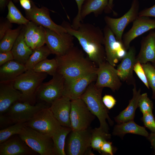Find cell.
<instances>
[{
	"instance_id": "cell-1",
	"label": "cell",
	"mask_w": 155,
	"mask_h": 155,
	"mask_svg": "<svg viewBox=\"0 0 155 155\" xmlns=\"http://www.w3.org/2000/svg\"><path fill=\"white\" fill-rule=\"evenodd\" d=\"M61 25L78 39L88 58L96 65L106 61L104 33L99 27L81 22L79 28L74 29L66 21L63 22Z\"/></svg>"
},
{
	"instance_id": "cell-2",
	"label": "cell",
	"mask_w": 155,
	"mask_h": 155,
	"mask_svg": "<svg viewBox=\"0 0 155 155\" xmlns=\"http://www.w3.org/2000/svg\"><path fill=\"white\" fill-rule=\"evenodd\" d=\"M58 64L57 72L61 75L65 80L77 79L86 74L96 72L98 67L82 51L77 47H73L65 54L56 56Z\"/></svg>"
},
{
	"instance_id": "cell-3",
	"label": "cell",
	"mask_w": 155,
	"mask_h": 155,
	"mask_svg": "<svg viewBox=\"0 0 155 155\" xmlns=\"http://www.w3.org/2000/svg\"><path fill=\"white\" fill-rule=\"evenodd\" d=\"M103 88L96 86L92 82L88 86L80 98L85 103L91 112L99 120V127L103 131L108 133L109 127L106 120L111 125L113 121L110 118L108 110L104 105L102 100V94Z\"/></svg>"
},
{
	"instance_id": "cell-4",
	"label": "cell",
	"mask_w": 155,
	"mask_h": 155,
	"mask_svg": "<svg viewBox=\"0 0 155 155\" xmlns=\"http://www.w3.org/2000/svg\"><path fill=\"white\" fill-rule=\"evenodd\" d=\"M48 74L38 73L32 69L28 70L19 75L12 82L14 87L22 95L21 102L32 104L36 100L37 90Z\"/></svg>"
},
{
	"instance_id": "cell-5",
	"label": "cell",
	"mask_w": 155,
	"mask_h": 155,
	"mask_svg": "<svg viewBox=\"0 0 155 155\" xmlns=\"http://www.w3.org/2000/svg\"><path fill=\"white\" fill-rule=\"evenodd\" d=\"M25 124L26 126L51 138L59 130L62 126L48 107L40 111Z\"/></svg>"
},
{
	"instance_id": "cell-6",
	"label": "cell",
	"mask_w": 155,
	"mask_h": 155,
	"mask_svg": "<svg viewBox=\"0 0 155 155\" xmlns=\"http://www.w3.org/2000/svg\"><path fill=\"white\" fill-rule=\"evenodd\" d=\"M18 135L35 152L41 155H54L52 138L26 125Z\"/></svg>"
},
{
	"instance_id": "cell-7",
	"label": "cell",
	"mask_w": 155,
	"mask_h": 155,
	"mask_svg": "<svg viewBox=\"0 0 155 155\" xmlns=\"http://www.w3.org/2000/svg\"><path fill=\"white\" fill-rule=\"evenodd\" d=\"M92 129L73 131L69 133L67 142L68 155H94L91 151Z\"/></svg>"
},
{
	"instance_id": "cell-8",
	"label": "cell",
	"mask_w": 155,
	"mask_h": 155,
	"mask_svg": "<svg viewBox=\"0 0 155 155\" xmlns=\"http://www.w3.org/2000/svg\"><path fill=\"white\" fill-rule=\"evenodd\" d=\"M65 81L64 77L57 72L50 80L41 83L36 91V98L51 104L62 96Z\"/></svg>"
},
{
	"instance_id": "cell-9",
	"label": "cell",
	"mask_w": 155,
	"mask_h": 155,
	"mask_svg": "<svg viewBox=\"0 0 155 155\" xmlns=\"http://www.w3.org/2000/svg\"><path fill=\"white\" fill-rule=\"evenodd\" d=\"M70 120L72 130L78 131L89 127L95 118L81 98L71 100Z\"/></svg>"
},
{
	"instance_id": "cell-10",
	"label": "cell",
	"mask_w": 155,
	"mask_h": 155,
	"mask_svg": "<svg viewBox=\"0 0 155 155\" xmlns=\"http://www.w3.org/2000/svg\"><path fill=\"white\" fill-rule=\"evenodd\" d=\"M139 7L138 0H133L129 10L122 16L117 18L108 16L104 17V19L106 25L110 29L119 42L123 43L122 37L125 28L138 16Z\"/></svg>"
},
{
	"instance_id": "cell-11",
	"label": "cell",
	"mask_w": 155,
	"mask_h": 155,
	"mask_svg": "<svg viewBox=\"0 0 155 155\" xmlns=\"http://www.w3.org/2000/svg\"><path fill=\"white\" fill-rule=\"evenodd\" d=\"M45 44L51 53L59 56L65 54L74 46V36L67 32L62 34L44 28Z\"/></svg>"
},
{
	"instance_id": "cell-12",
	"label": "cell",
	"mask_w": 155,
	"mask_h": 155,
	"mask_svg": "<svg viewBox=\"0 0 155 155\" xmlns=\"http://www.w3.org/2000/svg\"><path fill=\"white\" fill-rule=\"evenodd\" d=\"M45 103L40 102L34 105L27 102L17 101L10 107L7 115L13 123H25L30 120L40 111L47 107Z\"/></svg>"
},
{
	"instance_id": "cell-13",
	"label": "cell",
	"mask_w": 155,
	"mask_h": 155,
	"mask_svg": "<svg viewBox=\"0 0 155 155\" xmlns=\"http://www.w3.org/2000/svg\"><path fill=\"white\" fill-rule=\"evenodd\" d=\"M103 32L106 61L115 67L125 56L127 51L123 43L117 40L115 35L107 25L104 28Z\"/></svg>"
},
{
	"instance_id": "cell-14",
	"label": "cell",
	"mask_w": 155,
	"mask_h": 155,
	"mask_svg": "<svg viewBox=\"0 0 155 155\" xmlns=\"http://www.w3.org/2000/svg\"><path fill=\"white\" fill-rule=\"evenodd\" d=\"M95 85L98 87H107L113 92L118 90L122 85L117 69L107 61L98 65Z\"/></svg>"
},
{
	"instance_id": "cell-15",
	"label": "cell",
	"mask_w": 155,
	"mask_h": 155,
	"mask_svg": "<svg viewBox=\"0 0 155 155\" xmlns=\"http://www.w3.org/2000/svg\"><path fill=\"white\" fill-rule=\"evenodd\" d=\"M31 2V9L28 11L25 10L26 18L27 19L59 34L67 32L63 26L56 24L52 21L48 8L43 6L38 8L32 1Z\"/></svg>"
},
{
	"instance_id": "cell-16",
	"label": "cell",
	"mask_w": 155,
	"mask_h": 155,
	"mask_svg": "<svg viewBox=\"0 0 155 155\" xmlns=\"http://www.w3.org/2000/svg\"><path fill=\"white\" fill-rule=\"evenodd\" d=\"M96 71L77 79L65 81L62 96L71 100L80 98L88 86L97 79Z\"/></svg>"
},
{
	"instance_id": "cell-17",
	"label": "cell",
	"mask_w": 155,
	"mask_h": 155,
	"mask_svg": "<svg viewBox=\"0 0 155 155\" xmlns=\"http://www.w3.org/2000/svg\"><path fill=\"white\" fill-rule=\"evenodd\" d=\"M155 28V20L146 16H138L133 22L131 28L122 37L123 46L127 51L135 38L144 33Z\"/></svg>"
},
{
	"instance_id": "cell-18",
	"label": "cell",
	"mask_w": 155,
	"mask_h": 155,
	"mask_svg": "<svg viewBox=\"0 0 155 155\" xmlns=\"http://www.w3.org/2000/svg\"><path fill=\"white\" fill-rule=\"evenodd\" d=\"M136 50L133 46L130 47L128 51L117 67L118 75L120 80L128 84H133L135 80L133 74L136 62Z\"/></svg>"
},
{
	"instance_id": "cell-19",
	"label": "cell",
	"mask_w": 155,
	"mask_h": 155,
	"mask_svg": "<svg viewBox=\"0 0 155 155\" xmlns=\"http://www.w3.org/2000/svg\"><path fill=\"white\" fill-rule=\"evenodd\" d=\"M34 152L18 135L0 144V155H31Z\"/></svg>"
},
{
	"instance_id": "cell-20",
	"label": "cell",
	"mask_w": 155,
	"mask_h": 155,
	"mask_svg": "<svg viewBox=\"0 0 155 155\" xmlns=\"http://www.w3.org/2000/svg\"><path fill=\"white\" fill-rule=\"evenodd\" d=\"M71 101L69 98L62 96L53 102L49 108L61 126L71 128Z\"/></svg>"
},
{
	"instance_id": "cell-21",
	"label": "cell",
	"mask_w": 155,
	"mask_h": 155,
	"mask_svg": "<svg viewBox=\"0 0 155 155\" xmlns=\"http://www.w3.org/2000/svg\"><path fill=\"white\" fill-rule=\"evenodd\" d=\"M21 92L16 89L12 83H0V113L7 112L15 102L21 101Z\"/></svg>"
},
{
	"instance_id": "cell-22",
	"label": "cell",
	"mask_w": 155,
	"mask_h": 155,
	"mask_svg": "<svg viewBox=\"0 0 155 155\" xmlns=\"http://www.w3.org/2000/svg\"><path fill=\"white\" fill-rule=\"evenodd\" d=\"M140 50L136 57V62L141 64L155 62V31L150 30L149 33L143 37Z\"/></svg>"
},
{
	"instance_id": "cell-23",
	"label": "cell",
	"mask_w": 155,
	"mask_h": 155,
	"mask_svg": "<svg viewBox=\"0 0 155 155\" xmlns=\"http://www.w3.org/2000/svg\"><path fill=\"white\" fill-rule=\"evenodd\" d=\"M27 70L24 65L13 60L0 66V83H12Z\"/></svg>"
},
{
	"instance_id": "cell-24",
	"label": "cell",
	"mask_w": 155,
	"mask_h": 155,
	"mask_svg": "<svg viewBox=\"0 0 155 155\" xmlns=\"http://www.w3.org/2000/svg\"><path fill=\"white\" fill-rule=\"evenodd\" d=\"M25 28L26 25H23L11 50L13 55L14 60L24 65L33 51L25 41L24 35Z\"/></svg>"
},
{
	"instance_id": "cell-25",
	"label": "cell",
	"mask_w": 155,
	"mask_h": 155,
	"mask_svg": "<svg viewBox=\"0 0 155 155\" xmlns=\"http://www.w3.org/2000/svg\"><path fill=\"white\" fill-rule=\"evenodd\" d=\"M133 96L127 106L114 118L115 121L119 124L133 120L136 110L138 107L139 100L141 95V90L137 89L135 83L133 84Z\"/></svg>"
},
{
	"instance_id": "cell-26",
	"label": "cell",
	"mask_w": 155,
	"mask_h": 155,
	"mask_svg": "<svg viewBox=\"0 0 155 155\" xmlns=\"http://www.w3.org/2000/svg\"><path fill=\"white\" fill-rule=\"evenodd\" d=\"M127 133L138 135L147 138L149 135L144 127L138 125L133 120L117 124L114 126L112 132L114 135L121 138Z\"/></svg>"
},
{
	"instance_id": "cell-27",
	"label": "cell",
	"mask_w": 155,
	"mask_h": 155,
	"mask_svg": "<svg viewBox=\"0 0 155 155\" xmlns=\"http://www.w3.org/2000/svg\"><path fill=\"white\" fill-rule=\"evenodd\" d=\"M109 0H85L82 8V20L93 13L96 17L102 13L107 7Z\"/></svg>"
},
{
	"instance_id": "cell-28",
	"label": "cell",
	"mask_w": 155,
	"mask_h": 155,
	"mask_svg": "<svg viewBox=\"0 0 155 155\" xmlns=\"http://www.w3.org/2000/svg\"><path fill=\"white\" fill-rule=\"evenodd\" d=\"M71 131L70 128L62 126L59 130L52 137L54 155L66 154L65 151L66 139Z\"/></svg>"
},
{
	"instance_id": "cell-29",
	"label": "cell",
	"mask_w": 155,
	"mask_h": 155,
	"mask_svg": "<svg viewBox=\"0 0 155 155\" xmlns=\"http://www.w3.org/2000/svg\"><path fill=\"white\" fill-rule=\"evenodd\" d=\"M51 54V51L46 45L33 50L32 53L25 64L27 70L32 69L36 65L46 59Z\"/></svg>"
},
{
	"instance_id": "cell-30",
	"label": "cell",
	"mask_w": 155,
	"mask_h": 155,
	"mask_svg": "<svg viewBox=\"0 0 155 155\" xmlns=\"http://www.w3.org/2000/svg\"><path fill=\"white\" fill-rule=\"evenodd\" d=\"M23 26L21 25L14 29H9L7 32L0 40V52H7L11 50L20 33Z\"/></svg>"
},
{
	"instance_id": "cell-31",
	"label": "cell",
	"mask_w": 155,
	"mask_h": 155,
	"mask_svg": "<svg viewBox=\"0 0 155 155\" xmlns=\"http://www.w3.org/2000/svg\"><path fill=\"white\" fill-rule=\"evenodd\" d=\"M91 133V147L94 150L99 153L102 145L105 141L110 140L111 135L99 127L92 129Z\"/></svg>"
},
{
	"instance_id": "cell-32",
	"label": "cell",
	"mask_w": 155,
	"mask_h": 155,
	"mask_svg": "<svg viewBox=\"0 0 155 155\" xmlns=\"http://www.w3.org/2000/svg\"><path fill=\"white\" fill-rule=\"evenodd\" d=\"M58 64L55 58L46 59L36 65L32 70L38 73H45L53 76L57 72Z\"/></svg>"
},
{
	"instance_id": "cell-33",
	"label": "cell",
	"mask_w": 155,
	"mask_h": 155,
	"mask_svg": "<svg viewBox=\"0 0 155 155\" xmlns=\"http://www.w3.org/2000/svg\"><path fill=\"white\" fill-rule=\"evenodd\" d=\"M8 13L6 18L11 23L26 25L30 20L25 18L11 0L7 5Z\"/></svg>"
},
{
	"instance_id": "cell-34",
	"label": "cell",
	"mask_w": 155,
	"mask_h": 155,
	"mask_svg": "<svg viewBox=\"0 0 155 155\" xmlns=\"http://www.w3.org/2000/svg\"><path fill=\"white\" fill-rule=\"evenodd\" d=\"M25 123L19 122L0 130V144L15 135L19 134L26 126Z\"/></svg>"
},
{
	"instance_id": "cell-35",
	"label": "cell",
	"mask_w": 155,
	"mask_h": 155,
	"mask_svg": "<svg viewBox=\"0 0 155 155\" xmlns=\"http://www.w3.org/2000/svg\"><path fill=\"white\" fill-rule=\"evenodd\" d=\"M46 42V36L44 28L38 25L32 37L31 48L35 49L44 45Z\"/></svg>"
},
{
	"instance_id": "cell-36",
	"label": "cell",
	"mask_w": 155,
	"mask_h": 155,
	"mask_svg": "<svg viewBox=\"0 0 155 155\" xmlns=\"http://www.w3.org/2000/svg\"><path fill=\"white\" fill-rule=\"evenodd\" d=\"M142 65L149 86L152 90V98L155 99V68L149 62Z\"/></svg>"
},
{
	"instance_id": "cell-37",
	"label": "cell",
	"mask_w": 155,
	"mask_h": 155,
	"mask_svg": "<svg viewBox=\"0 0 155 155\" xmlns=\"http://www.w3.org/2000/svg\"><path fill=\"white\" fill-rule=\"evenodd\" d=\"M138 107L143 114L152 112L153 103L148 97L147 93L141 94L139 100Z\"/></svg>"
},
{
	"instance_id": "cell-38",
	"label": "cell",
	"mask_w": 155,
	"mask_h": 155,
	"mask_svg": "<svg viewBox=\"0 0 155 155\" xmlns=\"http://www.w3.org/2000/svg\"><path fill=\"white\" fill-rule=\"evenodd\" d=\"M37 24L32 21H29L26 25L24 33V39L27 45L31 48L32 37L38 26Z\"/></svg>"
},
{
	"instance_id": "cell-39",
	"label": "cell",
	"mask_w": 155,
	"mask_h": 155,
	"mask_svg": "<svg viewBox=\"0 0 155 155\" xmlns=\"http://www.w3.org/2000/svg\"><path fill=\"white\" fill-rule=\"evenodd\" d=\"M143 115L141 119L145 127L151 132L155 133V119L152 112Z\"/></svg>"
},
{
	"instance_id": "cell-40",
	"label": "cell",
	"mask_w": 155,
	"mask_h": 155,
	"mask_svg": "<svg viewBox=\"0 0 155 155\" xmlns=\"http://www.w3.org/2000/svg\"><path fill=\"white\" fill-rule=\"evenodd\" d=\"M133 70L148 89H149L150 87L142 64L139 62H136L134 65Z\"/></svg>"
},
{
	"instance_id": "cell-41",
	"label": "cell",
	"mask_w": 155,
	"mask_h": 155,
	"mask_svg": "<svg viewBox=\"0 0 155 155\" xmlns=\"http://www.w3.org/2000/svg\"><path fill=\"white\" fill-rule=\"evenodd\" d=\"M85 0H75L78 6V12L77 15L74 18L71 26L74 29H77L82 21L81 17V13L82 5Z\"/></svg>"
},
{
	"instance_id": "cell-42",
	"label": "cell",
	"mask_w": 155,
	"mask_h": 155,
	"mask_svg": "<svg viewBox=\"0 0 155 155\" xmlns=\"http://www.w3.org/2000/svg\"><path fill=\"white\" fill-rule=\"evenodd\" d=\"M117 149L113 146L112 142L105 141L101 146L99 153L103 155H113Z\"/></svg>"
},
{
	"instance_id": "cell-43",
	"label": "cell",
	"mask_w": 155,
	"mask_h": 155,
	"mask_svg": "<svg viewBox=\"0 0 155 155\" xmlns=\"http://www.w3.org/2000/svg\"><path fill=\"white\" fill-rule=\"evenodd\" d=\"M102 100L104 105L108 110L114 107L117 102L112 96L108 94L104 95L102 98Z\"/></svg>"
},
{
	"instance_id": "cell-44",
	"label": "cell",
	"mask_w": 155,
	"mask_h": 155,
	"mask_svg": "<svg viewBox=\"0 0 155 155\" xmlns=\"http://www.w3.org/2000/svg\"><path fill=\"white\" fill-rule=\"evenodd\" d=\"M7 20L5 21L1 22L0 24V40L4 37L7 32L11 29L12 25Z\"/></svg>"
},
{
	"instance_id": "cell-45",
	"label": "cell",
	"mask_w": 155,
	"mask_h": 155,
	"mask_svg": "<svg viewBox=\"0 0 155 155\" xmlns=\"http://www.w3.org/2000/svg\"><path fill=\"white\" fill-rule=\"evenodd\" d=\"M13 60H14V57L11 51L0 52V66Z\"/></svg>"
},
{
	"instance_id": "cell-46",
	"label": "cell",
	"mask_w": 155,
	"mask_h": 155,
	"mask_svg": "<svg viewBox=\"0 0 155 155\" xmlns=\"http://www.w3.org/2000/svg\"><path fill=\"white\" fill-rule=\"evenodd\" d=\"M138 16L155 17V4L150 7L140 11L139 13Z\"/></svg>"
},
{
	"instance_id": "cell-47",
	"label": "cell",
	"mask_w": 155,
	"mask_h": 155,
	"mask_svg": "<svg viewBox=\"0 0 155 155\" xmlns=\"http://www.w3.org/2000/svg\"><path fill=\"white\" fill-rule=\"evenodd\" d=\"M12 123H13L8 115L0 114V125L1 127L6 126Z\"/></svg>"
},
{
	"instance_id": "cell-48",
	"label": "cell",
	"mask_w": 155,
	"mask_h": 155,
	"mask_svg": "<svg viewBox=\"0 0 155 155\" xmlns=\"http://www.w3.org/2000/svg\"><path fill=\"white\" fill-rule=\"evenodd\" d=\"M20 4L25 10H30L32 8L31 1L30 0H19Z\"/></svg>"
},
{
	"instance_id": "cell-49",
	"label": "cell",
	"mask_w": 155,
	"mask_h": 155,
	"mask_svg": "<svg viewBox=\"0 0 155 155\" xmlns=\"http://www.w3.org/2000/svg\"><path fill=\"white\" fill-rule=\"evenodd\" d=\"M152 147L155 151V133L151 132L147 137Z\"/></svg>"
},
{
	"instance_id": "cell-50",
	"label": "cell",
	"mask_w": 155,
	"mask_h": 155,
	"mask_svg": "<svg viewBox=\"0 0 155 155\" xmlns=\"http://www.w3.org/2000/svg\"><path fill=\"white\" fill-rule=\"evenodd\" d=\"M113 0H109L108 5L104 10V12L106 13H111L112 11L113 6Z\"/></svg>"
},
{
	"instance_id": "cell-51",
	"label": "cell",
	"mask_w": 155,
	"mask_h": 155,
	"mask_svg": "<svg viewBox=\"0 0 155 155\" xmlns=\"http://www.w3.org/2000/svg\"><path fill=\"white\" fill-rule=\"evenodd\" d=\"M10 0H0V8L1 10L5 9L6 6H7Z\"/></svg>"
},
{
	"instance_id": "cell-52",
	"label": "cell",
	"mask_w": 155,
	"mask_h": 155,
	"mask_svg": "<svg viewBox=\"0 0 155 155\" xmlns=\"http://www.w3.org/2000/svg\"><path fill=\"white\" fill-rule=\"evenodd\" d=\"M12 1H13L14 2L17 3L19 1V0H11Z\"/></svg>"
},
{
	"instance_id": "cell-53",
	"label": "cell",
	"mask_w": 155,
	"mask_h": 155,
	"mask_svg": "<svg viewBox=\"0 0 155 155\" xmlns=\"http://www.w3.org/2000/svg\"><path fill=\"white\" fill-rule=\"evenodd\" d=\"M152 65L155 68V62L154 63H152Z\"/></svg>"
}]
</instances>
